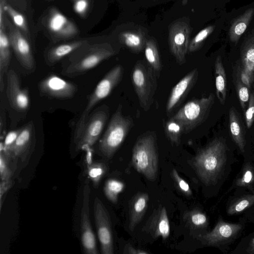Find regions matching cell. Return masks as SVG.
<instances>
[{
    "label": "cell",
    "instance_id": "cell-6",
    "mask_svg": "<svg viewBox=\"0 0 254 254\" xmlns=\"http://www.w3.org/2000/svg\"><path fill=\"white\" fill-rule=\"evenodd\" d=\"M158 77L147 62L139 61L134 65L131 74V81L140 107L148 111L154 100L157 87Z\"/></svg>",
    "mask_w": 254,
    "mask_h": 254
},
{
    "label": "cell",
    "instance_id": "cell-22",
    "mask_svg": "<svg viewBox=\"0 0 254 254\" xmlns=\"http://www.w3.org/2000/svg\"><path fill=\"white\" fill-rule=\"evenodd\" d=\"M229 127L233 141L240 150L244 152L246 145L244 129L239 115L233 107L229 110Z\"/></svg>",
    "mask_w": 254,
    "mask_h": 254
},
{
    "label": "cell",
    "instance_id": "cell-33",
    "mask_svg": "<svg viewBox=\"0 0 254 254\" xmlns=\"http://www.w3.org/2000/svg\"><path fill=\"white\" fill-rule=\"evenodd\" d=\"M215 26L210 25L199 32L190 41L188 51L194 52L199 49L206 38L213 31Z\"/></svg>",
    "mask_w": 254,
    "mask_h": 254
},
{
    "label": "cell",
    "instance_id": "cell-7",
    "mask_svg": "<svg viewBox=\"0 0 254 254\" xmlns=\"http://www.w3.org/2000/svg\"><path fill=\"white\" fill-rule=\"evenodd\" d=\"M214 102L213 93L190 100L172 118L181 124L184 133L190 132L206 121Z\"/></svg>",
    "mask_w": 254,
    "mask_h": 254
},
{
    "label": "cell",
    "instance_id": "cell-8",
    "mask_svg": "<svg viewBox=\"0 0 254 254\" xmlns=\"http://www.w3.org/2000/svg\"><path fill=\"white\" fill-rule=\"evenodd\" d=\"M109 116L108 107L104 105L92 112L82 131L74 143L77 150L88 149L98 140Z\"/></svg>",
    "mask_w": 254,
    "mask_h": 254
},
{
    "label": "cell",
    "instance_id": "cell-44",
    "mask_svg": "<svg viewBox=\"0 0 254 254\" xmlns=\"http://www.w3.org/2000/svg\"><path fill=\"white\" fill-rule=\"evenodd\" d=\"M148 253L143 250L136 249L132 247L130 244H127L126 245L123 250V254H146Z\"/></svg>",
    "mask_w": 254,
    "mask_h": 254
},
{
    "label": "cell",
    "instance_id": "cell-2",
    "mask_svg": "<svg viewBox=\"0 0 254 254\" xmlns=\"http://www.w3.org/2000/svg\"><path fill=\"white\" fill-rule=\"evenodd\" d=\"M115 54L107 44L89 45L79 48L71 54L63 65L61 74L74 77L86 73Z\"/></svg>",
    "mask_w": 254,
    "mask_h": 254
},
{
    "label": "cell",
    "instance_id": "cell-47",
    "mask_svg": "<svg viewBox=\"0 0 254 254\" xmlns=\"http://www.w3.org/2000/svg\"><path fill=\"white\" fill-rule=\"evenodd\" d=\"M253 244H254V242H253Z\"/></svg>",
    "mask_w": 254,
    "mask_h": 254
},
{
    "label": "cell",
    "instance_id": "cell-34",
    "mask_svg": "<svg viewBox=\"0 0 254 254\" xmlns=\"http://www.w3.org/2000/svg\"><path fill=\"white\" fill-rule=\"evenodd\" d=\"M254 204V194L248 195L238 199L231 205L228 210L229 215L240 213Z\"/></svg>",
    "mask_w": 254,
    "mask_h": 254
},
{
    "label": "cell",
    "instance_id": "cell-43",
    "mask_svg": "<svg viewBox=\"0 0 254 254\" xmlns=\"http://www.w3.org/2000/svg\"><path fill=\"white\" fill-rule=\"evenodd\" d=\"M254 174L252 171L250 169H247L244 172L242 177L238 182V185L246 186L251 183L254 180Z\"/></svg>",
    "mask_w": 254,
    "mask_h": 254
},
{
    "label": "cell",
    "instance_id": "cell-39",
    "mask_svg": "<svg viewBox=\"0 0 254 254\" xmlns=\"http://www.w3.org/2000/svg\"><path fill=\"white\" fill-rule=\"evenodd\" d=\"M8 158L2 151L0 153V174L1 181L8 182L10 180L12 172L8 165Z\"/></svg>",
    "mask_w": 254,
    "mask_h": 254
},
{
    "label": "cell",
    "instance_id": "cell-9",
    "mask_svg": "<svg viewBox=\"0 0 254 254\" xmlns=\"http://www.w3.org/2000/svg\"><path fill=\"white\" fill-rule=\"evenodd\" d=\"M94 216L103 254H113L114 244L109 214L101 200L96 197L93 203Z\"/></svg>",
    "mask_w": 254,
    "mask_h": 254
},
{
    "label": "cell",
    "instance_id": "cell-26",
    "mask_svg": "<svg viewBox=\"0 0 254 254\" xmlns=\"http://www.w3.org/2000/svg\"><path fill=\"white\" fill-rule=\"evenodd\" d=\"M254 14V8H250L232 22L229 31L230 41L237 44L246 30Z\"/></svg>",
    "mask_w": 254,
    "mask_h": 254
},
{
    "label": "cell",
    "instance_id": "cell-38",
    "mask_svg": "<svg viewBox=\"0 0 254 254\" xmlns=\"http://www.w3.org/2000/svg\"><path fill=\"white\" fill-rule=\"evenodd\" d=\"M20 129L8 132L5 137L3 143H0V151H2L7 157L11 147L19 134Z\"/></svg>",
    "mask_w": 254,
    "mask_h": 254
},
{
    "label": "cell",
    "instance_id": "cell-16",
    "mask_svg": "<svg viewBox=\"0 0 254 254\" xmlns=\"http://www.w3.org/2000/svg\"><path fill=\"white\" fill-rule=\"evenodd\" d=\"M241 228L240 224L220 220L211 232L199 235L197 238L205 245L216 246L234 238Z\"/></svg>",
    "mask_w": 254,
    "mask_h": 254
},
{
    "label": "cell",
    "instance_id": "cell-19",
    "mask_svg": "<svg viewBox=\"0 0 254 254\" xmlns=\"http://www.w3.org/2000/svg\"><path fill=\"white\" fill-rule=\"evenodd\" d=\"M35 127L30 122L20 129L19 134L11 147L8 157L19 158L24 161L35 140Z\"/></svg>",
    "mask_w": 254,
    "mask_h": 254
},
{
    "label": "cell",
    "instance_id": "cell-32",
    "mask_svg": "<svg viewBox=\"0 0 254 254\" xmlns=\"http://www.w3.org/2000/svg\"><path fill=\"white\" fill-rule=\"evenodd\" d=\"M121 41L133 51L138 52L141 51L144 43L141 36L132 32H125L121 35Z\"/></svg>",
    "mask_w": 254,
    "mask_h": 254
},
{
    "label": "cell",
    "instance_id": "cell-41",
    "mask_svg": "<svg viewBox=\"0 0 254 254\" xmlns=\"http://www.w3.org/2000/svg\"><path fill=\"white\" fill-rule=\"evenodd\" d=\"M73 9L80 15H84L89 7L88 0H74Z\"/></svg>",
    "mask_w": 254,
    "mask_h": 254
},
{
    "label": "cell",
    "instance_id": "cell-30",
    "mask_svg": "<svg viewBox=\"0 0 254 254\" xmlns=\"http://www.w3.org/2000/svg\"><path fill=\"white\" fill-rule=\"evenodd\" d=\"M165 132L167 138L173 144H179L184 133L182 125L178 121L171 118L165 125Z\"/></svg>",
    "mask_w": 254,
    "mask_h": 254
},
{
    "label": "cell",
    "instance_id": "cell-45",
    "mask_svg": "<svg viewBox=\"0 0 254 254\" xmlns=\"http://www.w3.org/2000/svg\"><path fill=\"white\" fill-rule=\"evenodd\" d=\"M11 185V181L8 182H3L1 181L0 186V203L1 202V199L3 194L9 189Z\"/></svg>",
    "mask_w": 254,
    "mask_h": 254
},
{
    "label": "cell",
    "instance_id": "cell-23",
    "mask_svg": "<svg viewBox=\"0 0 254 254\" xmlns=\"http://www.w3.org/2000/svg\"><path fill=\"white\" fill-rule=\"evenodd\" d=\"M240 57L242 66L254 77V28L241 46Z\"/></svg>",
    "mask_w": 254,
    "mask_h": 254
},
{
    "label": "cell",
    "instance_id": "cell-18",
    "mask_svg": "<svg viewBox=\"0 0 254 254\" xmlns=\"http://www.w3.org/2000/svg\"><path fill=\"white\" fill-rule=\"evenodd\" d=\"M142 231L153 238L166 240L170 235L169 220L165 207L160 204L153 212L144 225Z\"/></svg>",
    "mask_w": 254,
    "mask_h": 254
},
{
    "label": "cell",
    "instance_id": "cell-13",
    "mask_svg": "<svg viewBox=\"0 0 254 254\" xmlns=\"http://www.w3.org/2000/svg\"><path fill=\"white\" fill-rule=\"evenodd\" d=\"M6 95L11 107L18 112L28 109L30 99L27 88H22L19 77L13 69L6 74Z\"/></svg>",
    "mask_w": 254,
    "mask_h": 254
},
{
    "label": "cell",
    "instance_id": "cell-21",
    "mask_svg": "<svg viewBox=\"0 0 254 254\" xmlns=\"http://www.w3.org/2000/svg\"><path fill=\"white\" fill-rule=\"evenodd\" d=\"M88 44L86 40H79L61 44L50 49L45 56V61L53 66L64 58L70 55L81 47Z\"/></svg>",
    "mask_w": 254,
    "mask_h": 254
},
{
    "label": "cell",
    "instance_id": "cell-46",
    "mask_svg": "<svg viewBox=\"0 0 254 254\" xmlns=\"http://www.w3.org/2000/svg\"><path fill=\"white\" fill-rule=\"evenodd\" d=\"M5 5L4 0H0V28L4 27V25H3V20L4 22V13L5 12L4 10V5Z\"/></svg>",
    "mask_w": 254,
    "mask_h": 254
},
{
    "label": "cell",
    "instance_id": "cell-40",
    "mask_svg": "<svg viewBox=\"0 0 254 254\" xmlns=\"http://www.w3.org/2000/svg\"><path fill=\"white\" fill-rule=\"evenodd\" d=\"M246 126L250 128L254 122V93L250 94L248 107L244 112Z\"/></svg>",
    "mask_w": 254,
    "mask_h": 254
},
{
    "label": "cell",
    "instance_id": "cell-11",
    "mask_svg": "<svg viewBox=\"0 0 254 254\" xmlns=\"http://www.w3.org/2000/svg\"><path fill=\"white\" fill-rule=\"evenodd\" d=\"M38 89L44 95L59 99L72 98L77 91V86L61 77L51 74L38 84Z\"/></svg>",
    "mask_w": 254,
    "mask_h": 254
},
{
    "label": "cell",
    "instance_id": "cell-28",
    "mask_svg": "<svg viewBox=\"0 0 254 254\" xmlns=\"http://www.w3.org/2000/svg\"><path fill=\"white\" fill-rule=\"evenodd\" d=\"M144 54L146 62L153 69L159 77L162 65L157 45L153 41L149 40L146 42Z\"/></svg>",
    "mask_w": 254,
    "mask_h": 254
},
{
    "label": "cell",
    "instance_id": "cell-24",
    "mask_svg": "<svg viewBox=\"0 0 254 254\" xmlns=\"http://www.w3.org/2000/svg\"><path fill=\"white\" fill-rule=\"evenodd\" d=\"M4 27L0 28V90L4 88L3 76L8 72L10 61V42Z\"/></svg>",
    "mask_w": 254,
    "mask_h": 254
},
{
    "label": "cell",
    "instance_id": "cell-27",
    "mask_svg": "<svg viewBox=\"0 0 254 254\" xmlns=\"http://www.w3.org/2000/svg\"><path fill=\"white\" fill-rule=\"evenodd\" d=\"M233 81L237 92L241 107L244 112L246 110L250 96V89L241 80L239 70V63L236 64L233 69Z\"/></svg>",
    "mask_w": 254,
    "mask_h": 254
},
{
    "label": "cell",
    "instance_id": "cell-10",
    "mask_svg": "<svg viewBox=\"0 0 254 254\" xmlns=\"http://www.w3.org/2000/svg\"><path fill=\"white\" fill-rule=\"evenodd\" d=\"M8 28V37L12 47L20 64L27 70L35 69V64L30 45L19 30L11 25L5 18Z\"/></svg>",
    "mask_w": 254,
    "mask_h": 254
},
{
    "label": "cell",
    "instance_id": "cell-12",
    "mask_svg": "<svg viewBox=\"0 0 254 254\" xmlns=\"http://www.w3.org/2000/svg\"><path fill=\"white\" fill-rule=\"evenodd\" d=\"M90 189L85 185L83 191V204L81 211V240L84 252L87 254H98L96 238L91 225L89 216Z\"/></svg>",
    "mask_w": 254,
    "mask_h": 254
},
{
    "label": "cell",
    "instance_id": "cell-14",
    "mask_svg": "<svg viewBox=\"0 0 254 254\" xmlns=\"http://www.w3.org/2000/svg\"><path fill=\"white\" fill-rule=\"evenodd\" d=\"M189 29L185 24L179 23L172 28L169 35L171 52L177 63L183 65L186 62L189 49Z\"/></svg>",
    "mask_w": 254,
    "mask_h": 254
},
{
    "label": "cell",
    "instance_id": "cell-20",
    "mask_svg": "<svg viewBox=\"0 0 254 254\" xmlns=\"http://www.w3.org/2000/svg\"><path fill=\"white\" fill-rule=\"evenodd\" d=\"M149 195L147 193L139 192L130 201L129 229L133 231L142 220L146 211Z\"/></svg>",
    "mask_w": 254,
    "mask_h": 254
},
{
    "label": "cell",
    "instance_id": "cell-17",
    "mask_svg": "<svg viewBox=\"0 0 254 254\" xmlns=\"http://www.w3.org/2000/svg\"><path fill=\"white\" fill-rule=\"evenodd\" d=\"M198 69L195 68L187 73L172 88L166 104V112L170 113L185 99L197 82Z\"/></svg>",
    "mask_w": 254,
    "mask_h": 254
},
{
    "label": "cell",
    "instance_id": "cell-4",
    "mask_svg": "<svg viewBox=\"0 0 254 254\" xmlns=\"http://www.w3.org/2000/svg\"><path fill=\"white\" fill-rule=\"evenodd\" d=\"M132 125V119L123 115L122 105H119L100 140L98 148L100 152L111 158L125 141Z\"/></svg>",
    "mask_w": 254,
    "mask_h": 254
},
{
    "label": "cell",
    "instance_id": "cell-3",
    "mask_svg": "<svg viewBox=\"0 0 254 254\" xmlns=\"http://www.w3.org/2000/svg\"><path fill=\"white\" fill-rule=\"evenodd\" d=\"M132 164L135 170L147 180H156L158 169V154L156 137L152 131L140 136L132 149Z\"/></svg>",
    "mask_w": 254,
    "mask_h": 254
},
{
    "label": "cell",
    "instance_id": "cell-35",
    "mask_svg": "<svg viewBox=\"0 0 254 254\" xmlns=\"http://www.w3.org/2000/svg\"><path fill=\"white\" fill-rule=\"evenodd\" d=\"M106 171V166L102 163H93L87 166V173L93 182L94 186L97 187Z\"/></svg>",
    "mask_w": 254,
    "mask_h": 254
},
{
    "label": "cell",
    "instance_id": "cell-29",
    "mask_svg": "<svg viewBox=\"0 0 254 254\" xmlns=\"http://www.w3.org/2000/svg\"><path fill=\"white\" fill-rule=\"evenodd\" d=\"M183 218L191 230L204 228L207 224L206 215L196 208L186 211L183 214Z\"/></svg>",
    "mask_w": 254,
    "mask_h": 254
},
{
    "label": "cell",
    "instance_id": "cell-37",
    "mask_svg": "<svg viewBox=\"0 0 254 254\" xmlns=\"http://www.w3.org/2000/svg\"><path fill=\"white\" fill-rule=\"evenodd\" d=\"M171 175L178 190L187 196L192 195V191L189 185L179 175L175 169H172Z\"/></svg>",
    "mask_w": 254,
    "mask_h": 254
},
{
    "label": "cell",
    "instance_id": "cell-36",
    "mask_svg": "<svg viewBox=\"0 0 254 254\" xmlns=\"http://www.w3.org/2000/svg\"><path fill=\"white\" fill-rule=\"evenodd\" d=\"M4 8L5 12L11 18L14 24L23 31L27 32V26L24 16L9 5L5 4Z\"/></svg>",
    "mask_w": 254,
    "mask_h": 254
},
{
    "label": "cell",
    "instance_id": "cell-31",
    "mask_svg": "<svg viewBox=\"0 0 254 254\" xmlns=\"http://www.w3.org/2000/svg\"><path fill=\"white\" fill-rule=\"evenodd\" d=\"M125 187V184L118 180L109 179L105 183L104 191L107 198L112 203L118 201L119 194Z\"/></svg>",
    "mask_w": 254,
    "mask_h": 254
},
{
    "label": "cell",
    "instance_id": "cell-5",
    "mask_svg": "<svg viewBox=\"0 0 254 254\" xmlns=\"http://www.w3.org/2000/svg\"><path fill=\"white\" fill-rule=\"evenodd\" d=\"M124 68L117 65L111 69L98 83L89 97L88 103L78 121L75 128L73 141L75 143L79 137L84 126L93 108L101 100L106 98L121 81Z\"/></svg>",
    "mask_w": 254,
    "mask_h": 254
},
{
    "label": "cell",
    "instance_id": "cell-15",
    "mask_svg": "<svg viewBox=\"0 0 254 254\" xmlns=\"http://www.w3.org/2000/svg\"><path fill=\"white\" fill-rule=\"evenodd\" d=\"M47 25L52 35L59 39L70 38L78 33L74 23L55 8L50 9Z\"/></svg>",
    "mask_w": 254,
    "mask_h": 254
},
{
    "label": "cell",
    "instance_id": "cell-1",
    "mask_svg": "<svg viewBox=\"0 0 254 254\" xmlns=\"http://www.w3.org/2000/svg\"><path fill=\"white\" fill-rule=\"evenodd\" d=\"M227 145L221 138H215L201 149L192 164L200 179L205 184L216 182L226 161Z\"/></svg>",
    "mask_w": 254,
    "mask_h": 254
},
{
    "label": "cell",
    "instance_id": "cell-25",
    "mask_svg": "<svg viewBox=\"0 0 254 254\" xmlns=\"http://www.w3.org/2000/svg\"><path fill=\"white\" fill-rule=\"evenodd\" d=\"M214 69L216 94L220 103L224 105L227 97V76L220 56H218L215 60Z\"/></svg>",
    "mask_w": 254,
    "mask_h": 254
},
{
    "label": "cell",
    "instance_id": "cell-42",
    "mask_svg": "<svg viewBox=\"0 0 254 254\" xmlns=\"http://www.w3.org/2000/svg\"><path fill=\"white\" fill-rule=\"evenodd\" d=\"M239 70L240 78L242 82L251 89L252 83L254 81V77L251 76L244 68L241 63H239Z\"/></svg>",
    "mask_w": 254,
    "mask_h": 254
}]
</instances>
